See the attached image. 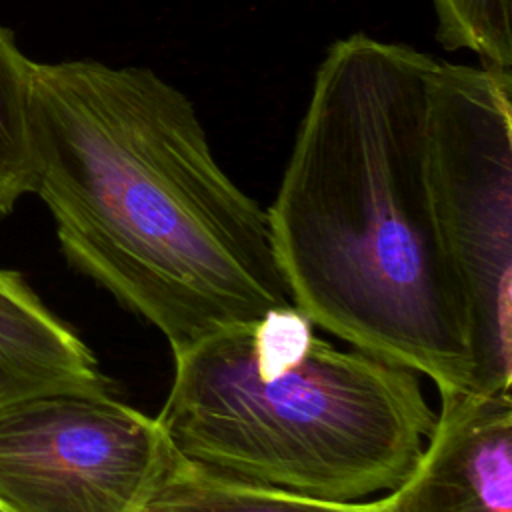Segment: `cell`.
Returning a JSON list of instances; mask_svg holds the SVG:
<instances>
[{
	"instance_id": "cell-1",
	"label": "cell",
	"mask_w": 512,
	"mask_h": 512,
	"mask_svg": "<svg viewBox=\"0 0 512 512\" xmlns=\"http://www.w3.org/2000/svg\"><path fill=\"white\" fill-rule=\"evenodd\" d=\"M30 136L34 194L64 256L172 352L294 306L266 210L152 68L34 62Z\"/></svg>"
},
{
	"instance_id": "cell-6",
	"label": "cell",
	"mask_w": 512,
	"mask_h": 512,
	"mask_svg": "<svg viewBox=\"0 0 512 512\" xmlns=\"http://www.w3.org/2000/svg\"><path fill=\"white\" fill-rule=\"evenodd\" d=\"M388 498L394 512H512V394L440 392L422 456Z\"/></svg>"
},
{
	"instance_id": "cell-3",
	"label": "cell",
	"mask_w": 512,
	"mask_h": 512,
	"mask_svg": "<svg viewBox=\"0 0 512 512\" xmlns=\"http://www.w3.org/2000/svg\"><path fill=\"white\" fill-rule=\"evenodd\" d=\"M172 358L158 422L180 458L234 482L362 500L408 478L436 422L414 370L332 346L296 306Z\"/></svg>"
},
{
	"instance_id": "cell-11",
	"label": "cell",
	"mask_w": 512,
	"mask_h": 512,
	"mask_svg": "<svg viewBox=\"0 0 512 512\" xmlns=\"http://www.w3.org/2000/svg\"><path fill=\"white\" fill-rule=\"evenodd\" d=\"M0 512H6V510H2V508H0Z\"/></svg>"
},
{
	"instance_id": "cell-10",
	"label": "cell",
	"mask_w": 512,
	"mask_h": 512,
	"mask_svg": "<svg viewBox=\"0 0 512 512\" xmlns=\"http://www.w3.org/2000/svg\"><path fill=\"white\" fill-rule=\"evenodd\" d=\"M436 40L468 50L480 64L512 70V0H432Z\"/></svg>"
},
{
	"instance_id": "cell-4",
	"label": "cell",
	"mask_w": 512,
	"mask_h": 512,
	"mask_svg": "<svg viewBox=\"0 0 512 512\" xmlns=\"http://www.w3.org/2000/svg\"><path fill=\"white\" fill-rule=\"evenodd\" d=\"M426 172L466 302L472 388L512 386V70L434 60Z\"/></svg>"
},
{
	"instance_id": "cell-2",
	"label": "cell",
	"mask_w": 512,
	"mask_h": 512,
	"mask_svg": "<svg viewBox=\"0 0 512 512\" xmlns=\"http://www.w3.org/2000/svg\"><path fill=\"white\" fill-rule=\"evenodd\" d=\"M434 56L356 32L316 68L270 236L294 306L380 360L472 388L466 302L426 172Z\"/></svg>"
},
{
	"instance_id": "cell-5",
	"label": "cell",
	"mask_w": 512,
	"mask_h": 512,
	"mask_svg": "<svg viewBox=\"0 0 512 512\" xmlns=\"http://www.w3.org/2000/svg\"><path fill=\"white\" fill-rule=\"evenodd\" d=\"M174 458L158 418L112 392L52 390L0 406L6 512H148Z\"/></svg>"
},
{
	"instance_id": "cell-9",
	"label": "cell",
	"mask_w": 512,
	"mask_h": 512,
	"mask_svg": "<svg viewBox=\"0 0 512 512\" xmlns=\"http://www.w3.org/2000/svg\"><path fill=\"white\" fill-rule=\"evenodd\" d=\"M28 60L10 30L0 26V218L20 196L34 192V152L30 136Z\"/></svg>"
},
{
	"instance_id": "cell-8",
	"label": "cell",
	"mask_w": 512,
	"mask_h": 512,
	"mask_svg": "<svg viewBox=\"0 0 512 512\" xmlns=\"http://www.w3.org/2000/svg\"><path fill=\"white\" fill-rule=\"evenodd\" d=\"M148 512H394L390 498L338 502L234 482L176 454Z\"/></svg>"
},
{
	"instance_id": "cell-7",
	"label": "cell",
	"mask_w": 512,
	"mask_h": 512,
	"mask_svg": "<svg viewBox=\"0 0 512 512\" xmlns=\"http://www.w3.org/2000/svg\"><path fill=\"white\" fill-rule=\"evenodd\" d=\"M96 356L14 270L0 268V406L52 392H110Z\"/></svg>"
}]
</instances>
